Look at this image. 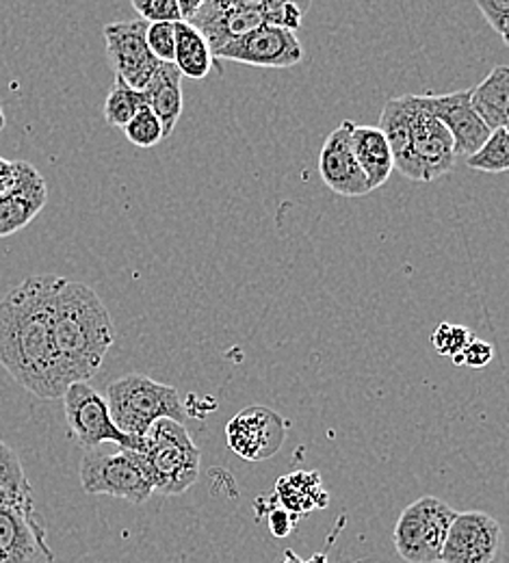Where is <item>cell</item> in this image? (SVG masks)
I'll return each instance as SVG.
<instances>
[{
	"mask_svg": "<svg viewBox=\"0 0 509 563\" xmlns=\"http://www.w3.org/2000/svg\"><path fill=\"white\" fill-rule=\"evenodd\" d=\"M7 126V118H4V113H2V107H0V131Z\"/></svg>",
	"mask_w": 509,
	"mask_h": 563,
	"instance_id": "obj_37",
	"label": "cell"
},
{
	"mask_svg": "<svg viewBox=\"0 0 509 563\" xmlns=\"http://www.w3.org/2000/svg\"><path fill=\"white\" fill-rule=\"evenodd\" d=\"M274 498L280 507L299 518L314 509H323L330 503V494L325 493L321 484V475L314 471H295L291 475L280 477Z\"/></svg>",
	"mask_w": 509,
	"mask_h": 563,
	"instance_id": "obj_21",
	"label": "cell"
},
{
	"mask_svg": "<svg viewBox=\"0 0 509 563\" xmlns=\"http://www.w3.org/2000/svg\"><path fill=\"white\" fill-rule=\"evenodd\" d=\"M126 140L131 141L137 147H154L156 143L165 140L163 137V126L158 118L144 107L126 126H124Z\"/></svg>",
	"mask_w": 509,
	"mask_h": 563,
	"instance_id": "obj_26",
	"label": "cell"
},
{
	"mask_svg": "<svg viewBox=\"0 0 509 563\" xmlns=\"http://www.w3.org/2000/svg\"><path fill=\"white\" fill-rule=\"evenodd\" d=\"M146 107L158 118L163 137L167 140L182 113V76L174 64H161L146 89L142 91Z\"/></svg>",
	"mask_w": 509,
	"mask_h": 563,
	"instance_id": "obj_18",
	"label": "cell"
},
{
	"mask_svg": "<svg viewBox=\"0 0 509 563\" xmlns=\"http://www.w3.org/2000/svg\"><path fill=\"white\" fill-rule=\"evenodd\" d=\"M133 9L146 20L147 24L152 22H182L178 0H133Z\"/></svg>",
	"mask_w": 509,
	"mask_h": 563,
	"instance_id": "obj_30",
	"label": "cell"
},
{
	"mask_svg": "<svg viewBox=\"0 0 509 563\" xmlns=\"http://www.w3.org/2000/svg\"><path fill=\"white\" fill-rule=\"evenodd\" d=\"M352 150L370 191L388 183V178L392 176L395 163H392L390 145L377 126L356 124L352 131Z\"/></svg>",
	"mask_w": 509,
	"mask_h": 563,
	"instance_id": "obj_19",
	"label": "cell"
},
{
	"mask_svg": "<svg viewBox=\"0 0 509 563\" xmlns=\"http://www.w3.org/2000/svg\"><path fill=\"white\" fill-rule=\"evenodd\" d=\"M421 102L449 131V135L453 140V147H455V156L468 158L490 137V131L475 115V111L471 107V89L453 91V93H444V96L425 93V96H421Z\"/></svg>",
	"mask_w": 509,
	"mask_h": 563,
	"instance_id": "obj_16",
	"label": "cell"
},
{
	"mask_svg": "<svg viewBox=\"0 0 509 563\" xmlns=\"http://www.w3.org/2000/svg\"><path fill=\"white\" fill-rule=\"evenodd\" d=\"M55 347L66 386L89 382L115 341L111 312L82 282L59 278L53 306Z\"/></svg>",
	"mask_w": 509,
	"mask_h": 563,
	"instance_id": "obj_2",
	"label": "cell"
},
{
	"mask_svg": "<svg viewBox=\"0 0 509 563\" xmlns=\"http://www.w3.org/2000/svg\"><path fill=\"white\" fill-rule=\"evenodd\" d=\"M48 202V185L31 165L22 163L18 185L0 196V239L24 230Z\"/></svg>",
	"mask_w": 509,
	"mask_h": 563,
	"instance_id": "obj_17",
	"label": "cell"
},
{
	"mask_svg": "<svg viewBox=\"0 0 509 563\" xmlns=\"http://www.w3.org/2000/svg\"><path fill=\"white\" fill-rule=\"evenodd\" d=\"M176 33V51H174V66L180 76L189 78H204L213 70L215 57L207 44V40L187 22L174 24Z\"/></svg>",
	"mask_w": 509,
	"mask_h": 563,
	"instance_id": "obj_22",
	"label": "cell"
},
{
	"mask_svg": "<svg viewBox=\"0 0 509 563\" xmlns=\"http://www.w3.org/2000/svg\"><path fill=\"white\" fill-rule=\"evenodd\" d=\"M144 462L152 493L185 494L200 475V451L182 422L161 419L144 435Z\"/></svg>",
	"mask_w": 509,
	"mask_h": 563,
	"instance_id": "obj_4",
	"label": "cell"
},
{
	"mask_svg": "<svg viewBox=\"0 0 509 563\" xmlns=\"http://www.w3.org/2000/svg\"><path fill=\"white\" fill-rule=\"evenodd\" d=\"M455 514L436 496H423L408 505L392 533L399 558L408 563H438Z\"/></svg>",
	"mask_w": 509,
	"mask_h": 563,
	"instance_id": "obj_7",
	"label": "cell"
},
{
	"mask_svg": "<svg viewBox=\"0 0 509 563\" xmlns=\"http://www.w3.org/2000/svg\"><path fill=\"white\" fill-rule=\"evenodd\" d=\"M466 165L475 172L486 174H506L509 169V133L508 129L493 131L486 143L466 158Z\"/></svg>",
	"mask_w": 509,
	"mask_h": 563,
	"instance_id": "obj_25",
	"label": "cell"
},
{
	"mask_svg": "<svg viewBox=\"0 0 509 563\" xmlns=\"http://www.w3.org/2000/svg\"><path fill=\"white\" fill-rule=\"evenodd\" d=\"M0 563H55L35 503L0 505Z\"/></svg>",
	"mask_w": 509,
	"mask_h": 563,
	"instance_id": "obj_12",
	"label": "cell"
},
{
	"mask_svg": "<svg viewBox=\"0 0 509 563\" xmlns=\"http://www.w3.org/2000/svg\"><path fill=\"white\" fill-rule=\"evenodd\" d=\"M22 163L24 161H4L0 156V196L9 194L18 185V178H20V172H22Z\"/></svg>",
	"mask_w": 509,
	"mask_h": 563,
	"instance_id": "obj_34",
	"label": "cell"
},
{
	"mask_svg": "<svg viewBox=\"0 0 509 563\" xmlns=\"http://www.w3.org/2000/svg\"><path fill=\"white\" fill-rule=\"evenodd\" d=\"M146 20L113 22L104 26L107 57L118 78L129 87L144 91L152 76L158 70V62L150 55L146 44Z\"/></svg>",
	"mask_w": 509,
	"mask_h": 563,
	"instance_id": "obj_13",
	"label": "cell"
},
{
	"mask_svg": "<svg viewBox=\"0 0 509 563\" xmlns=\"http://www.w3.org/2000/svg\"><path fill=\"white\" fill-rule=\"evenodd\" d=\"M410 100V143L397 169L417 183H432L455 167V147L449 131L423 107L421 96Z\"/></svg>",
	"mask_w": 509,
	"mask_h": 563,
	"instance_id": "obj_6",
	"label": "cell"
},
{
	"mask_svg": "<svg viewBox=\"0 0 509 563\" xmlns=\"http://www.w3.org/2000/svg\"><path fill=\"white\" fill-rule=\"evenodd\" d=\"M228 446L247 462L274 457L287 440L285 419L263 406L241 410L225 427Z\"/></svg>",
	"mask_w": 509,
	"mask_h": 563,
	"instance_id": "obj_14",
	"label": "cell"
},
{
	"mask_svg": "<svg viewBox=\"0 0 509 563\" xmlns=\"http://www.w3.org/2000/svg\"><path fill=\"white\" fill-rule=\"evenodd\" d=\"M501 525L484 511L455 514L440 563H501Z\"/></svg>",
	"mask_w": 509,
	"mask_h": 563,
	"instance_id": "obj_10",
	"label": "cell"
},
{
	"mask_svg": "<svg viewBox=\"0 0 509 563\" xmlns=\"http://www.w3.org/2000/svg\"><path fill=\"white\" fill-rule=\"evenodd\" d=\"M62 399L70 433L85 449L109 442L129 451H144V438H131L115 427L104 395H100L89 382L70 384Z\"/></svg>",
	"mask_w": 509,
	"mask_h": 563,
	"instance_id": "obj_8",
	"label": "cell"
},
{
	"mask_svg": "<svg viewBox=\"0 0 509 563\" xmlns=\"http://www.w3.org/2000/svg\"><path fill=\"white\" fill-rule=\"evenodd\" d=\"M35 503L18 453L0 438V505Z\"/></svg>",
	"mask_w": 509,
	"mask_h": 563,
	"instance_id": "obj_23",
	"label": "cell"
},
{
	"mask_svg": "<svg viewBox=\"0 0 509 563\" xmlns=\"http://www.w3.org/2000/svg\"><path fill=\"white\" fill-rule=\"evenodd\" d=\"M310 9V2H285V0H265V24L297 31L301 26L303 13Z\"/></svg>",
	"mask_w": 509,
	"mask_h": 563,
	"instance_id": "obj_27",
	"label": "cell"
},
{
	"mask_svg": "<svg viewBox=\"0 0 509 563\" xmlns=\"http://www.w3.org/2000/svg\"><path fill=\"white\" fill-rule=\"evenodd\" d=\"M144 107H146L144 93L129 87L122 78L115 76V82H113V87L107 96V102H104V120L111 126L124 129Z\"/></svg>",
	"mask_w": 509,
	"mask_h": 563,
	"instance_id": "obj_24",
	"label": "cell"
},
{
	"mask_svg": "<svg viewBox=\"0 0 509 563\" xmlns=\"http://www.w3.org/2000/svg\"><path fill=\"white\" fill-rule=\"evenodd\" d=\"M354 122L345 120L339 129H334L319 152V174L323 183L336 194L345 198H363L368 196V183L352 150V131Z\"/></svg>",
	"mask_w": 509,
	"mask_h": 563,
	"instance_id": "obj_15",
	"label": "cell"
},
{
	"mask_svg": "<svg viewBox=\"0 0 509 563\" xmlns=\"http://www.w3.org/2000/svg\"><path fill=\"white\" fill-rule=\"evenodd\" d=\"M104 399L115 427L131 438H144L150 427L161 419L182 424L187 419L185 404L174 386L154 382L140 373L111 382Z\"/></svg>",
	"mask_w": 509,
	"mask_h": 563,
	"instance_id": "obj_3",
	"label": "cell"
},
{
	"mask_svg": "<svg viewBox=\"0 0 509 563\" xmlns=\"http://www.w3.org/2000/svg\"><path fill=\"white\" fill-rule=\"evenodd\" d=\"M215 55L230 42L265 24V0H202L187 20Z\"/></svg>",
	"mask_w": 509,
	"mask_h": 563,
	"instance_id": "obj_11",
	"label": "cell"
},
{
	"mask_svg": "<svg viewBox=\"0 0 509 563\" xmlns=\"http://www.w3.org/2000/svg\"><path fill=\"white\" fill-rule=\"evenodd\" d=\"M272 505L267 509V525H269V531L274 533V538H287L289 533H292V529L297 527V520L299 516H295L291 511H287L285 507H280L276 503V498L272 496Z\"/></svg>",
	"mask_w": 509,
	"mask_h": 563,
	"instance_id": "obj_33",
	"label": "cell"
},
{
	"mask_svg": "<svg viewBox=\"0 0 509 563\" xmlns=\"http://www.w3.org/2000/svg\"><path fill=\"white\" fill-rule=\"evenodd\" d=\"M477 9L484 13L488 24L499 33V37L509 42V0H477Z\"/></svg>",
	"mask_w": 509,
	"mask_h": 563,
	"instance_id": "obj_31",
	"label": "cell"
},
{
	"mask_svg": "<svg viewBox=\"0 0 509 563\" xmlns=\"http://www.w3.org/2000/svg\"><path fill=\"white\" fill-rule=\"evenodd\" d=\"M493 357H495V350H493L490 343L479 341V339H471V343L453 357V362L457 366L484 368V366H488L493 362Z\"/></svg>",
	"mask_w": 509,
	"mask_h": 563,
	"instance_id": "obj_32",
	"label": "cell"
},
{
	"mask_svg": "<svg viewBox=\"0 0 509 563\" xmlns=\"http://www.w3.org/2000/svg\"><path fill=\"white\" fill-rule=\"evenodd\" d=\"M473 334L468 332V328L462 325H451V323H440L432 336V343L436 347L440 355H449L455 357L457 353L462 352L468 343H471Z\"/></svg>",
	"mask_w": 509,
	"mask_h": 563,
	"instance_id": "obj_29",
	"label": "cell"
},
{
	"mask_svg": "<svg viewBox=\"0 0 509 563\" xmlns=\"http://www.w3.org/2000/svg\"><path fill=\"white\" fill-rule=\"evenodd\" d=\"M283 563H303L301 562V560H299V558H297V555H295V551H291V549H289V551H287V555H285V562Z\"/></svg>",
	"mask_w": 509,
	"mask_h": 563,
	"instance_id": "obj_35",
	"label": "cell"
},
{
	"mask_svg": "<svg viewBox=\"0 0 509 563\" xmlns=\"http://www.w3.org/2000/svg\"><path fill=\"white\" fill-rule=\"evenodd\" d=\"M146 44L150 55L158 64H174L176 33H174L171 22H152V24H147Z\"/></svg>",
	"mask_w": 509,
	"mask_h": 563,
	"instance_id": "obj_28",
	"label": "cell"
},
{
	"mask_svg": "<svg viewBox=\"0 0 509 563\" xmlns=\"http://www.w3.org/2000/svg\"><path fill=\"white\" fill-rule=\"evenodd\" d=\"M303 563H328V558L323 553H317V555H312L308 562Z\"/></svg>",
	"mask_w": 509,
	"mask_h": 563,
	"instance_id": "obj_36",
	"label": "cell"
},
{
	"mask_svg": "<svg viewBox=\"0 0 509 563\" xmlns=\"http://www.w3.org/2000/svg\"><path fill=\"white\" fill-rule=\"evenodd\" d=\"M471 107L486 129L499 131L509 124V68L497 66L477 87L471 89Z\"/></svg>",
	"mask_w": 509,
	"mask_h": 563,
	"instance_id": "obj_20",
	"label": "cell"
},
{
	"mask_svg": "<svg viewBox=\"0 0 509 563\" xmlns=\"http://www.w3.org/2000/svg\"><path fill=\"white\" fill-rule=\"evenodd\" d=\"M80 484L87 494H109L113 498L142 505L152 496L144 455L122 446L104 444L87 449L80 462Z\"/></svg>",
	"mask_w": 509,
	"mask_h": 563,
	"instance_id": "obj_5",
	"label": "cell"
},
{
	"mask_svg": "<svg viewBox=\"0 0 509 563\" xmlns=\"http://www.w3.org/2000/svg\"><path fill=\"white\" fill-rule=\"evenodd\" d=\"M213 57L252 68L287 70L303 59V46L292 31L263 24L230 42Z\"/></svg>",
	"mask_w": 509,
	"mask_h": 563,
	"instance_id": "obj_9",
	"label": "cell"
},
{
	"mask_svg": "<svg viewBox=\"0 0 509 563\" xmlns=\"http://www.w3.org/2000/svg\"><path fill=\"white\" fill-rule=\"evenodd\" d=\"M62 276H31L0 299V366L31 395L59 399L66 393L55 332L53 306Z\"/></svg>",
	"mask_w": 509,
	"mask_h": 563,
	"instance_id": "obj_1",
	"label": "cell"
}]
</instances>
